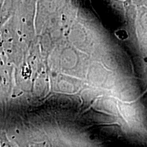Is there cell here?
Listing matches in <instances>:
<instances>
[{
  "instance_id": "6da1fadb",
  "label": "cell",
  "mask_w": 147,
  "mask_h": 147,
  "mask_svg": "<svg viewBox=\"0 0 147 147\" xmlns=\"http://www.w3.org/2000/svg\"><path fill=\"white\" fill-rule=\"evenodd\" d=\"M0 147H12L4 132L0 133Z\"/></svg>"
}]
</instances>
